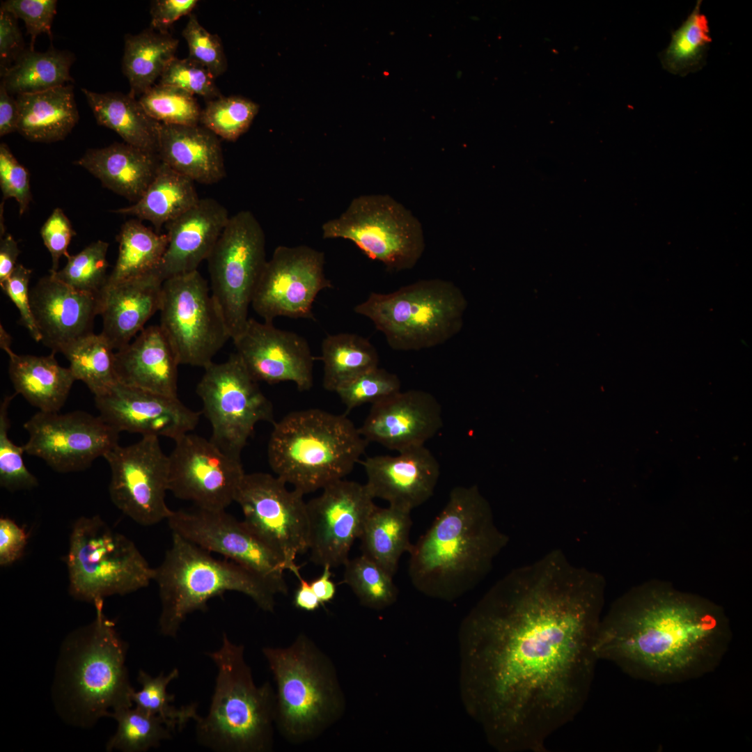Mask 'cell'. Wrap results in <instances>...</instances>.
I'll return each mask as SVG.
<instances>
[{
    "instance_id": "obj_45",
    "label": "cell",
    "mask_w": 752,
    "mask_h": 752,
    "mask_svg": "<svg viewBox=\"0 0 752 752\" xmlns=\"http://www.w3.org/2000/svg\"><path fill=\"white\" fill-rule=\"evenodd\" d=\"M343 583L353 591L361 605L382 610L397 600L398 590L393 577L366 556L348 558L344 563Z\"/></svg>"
},
{
    "instance_id": "obj_10",
    "label": "cell",
    "mask_w": 752,
    "mask_h": 752,
    "mask_svg": "<svg viewBox=\"0 0 752 752\" xmlns=\"http://www.w3.org/2000/svg\"><path fill=\"white\" fill-rule=\"evenodd\" d=\"M65 561L70 595L84 602L131 593L154 579L155 568L134 543L99 515L81 517L74 523Z\"/></svg>"
},
{
    "instance_id": "obj_30",
    "label": "cell",
    "mask_w": 752,
    "mask_h": 752,
    "mask_svg": "<svg viewBox=\"0 0 752 752\" xmlns=\"http://www.w3.org/2000/svg\"><path fill=\"white\" fill-rule=\"evenodd\" d=\"M160 161L194 182L212 185L226 176L218 136L202 126L159 123Z\"/></svg>"
},
{
    "instance_id": "obj_33",
    "label": "cell",
    "mask_w": 752,
    "mask_h": 752,
    "mask_svg": "<svg viewBox=\"0 0 752 752\" xmlns=\"http://www.w3.org/2000/svg\"><path fill=\"white\" fill-rule=\"evenodd\" d=\"M17 132L29 141L54 143L63 140L79 120L73 86L63 85L17 95Z\"/></svg>"
},
{
    "instance_id": "obj_2",
    "label": "cell",
    "mask_w": 752,
    "mask_h": 752,
    "mask_svg": "<svg viewBox=\"0 0 752 752\" xmlns=\"http://www.w3.org/2000/svg\"><path fill=\"white\" fill-rule=\"evenodd\" d=\"M731 639L721 607L666 583L649 582L622 595L602 617L595 651L598 660L632 677L668 684L713 671Z\"/></svg>"
},
{
    "instance_id": "obj_16",
    "label": "cell",
    "mask_w": 752,
    "mask_h": 752,
    "mask_svg": "<svg viewBox=\"0 0 752 752\" xmlns=\"http://www.w3.org/2000/svg\"><path fill=\"white\" fill-rule=\"evenodd\" d=\"M103 457L111 469V500L123 514L143 526L167 520L173 511L166 503L169 457L159 437L143 436L126 446L118 444Z\"/></svg>"
},
{
    "instance_id": "obj_15",
    "label": "cell",
    "mask_w": 752,
    "mask_h": 752,
    "mask_svg": "<svg viewBox=\"0 0 752 752\" xmlns=\"http://www.w3.org/2000/svg\"><path fill=\"white\" fill-rule=\"evenodd\" d=\"M235 502L240 506L248 528L285 563L294 574L299 572L295 560L307 552L308 517L304 494L276 476L256 472L244 474Z\"/></svg>"
},
{
    "instance_id": "obj_26",
    "label": "cell",
    "mask_w": 752,
    "mask_h": 752,
    "mask_svg": "<svg viewBox=\"0 0 752 752\" xmlns=\"http://www.w3.org/2000/svg\"><path fill=\"white\" fill-rule=\"evenodd\" d=\"M366 486L373 499L412 511L433 494L440 475L438 460L425 446L397 455H375L363 462Z\"/></svg>"
},
{
    "instance_id": "obj_42",
    "label": "cell",
    "mask_w": 752,
    "mask_h": 752,
    "mask_svg": "<svg viewBox=\"0 0 752 752\" xmlns=\"http://www.w3.org/2000/svg\"><path fill=\"white\" fill-rule=\"evenodd\" d=\"M76 380L82 381L94 396L117 383L114 350L101 334L92 333L67 346L62 352Z\"/></svg>"
},
{
    "instance_id": "obj_57",
    "label": "cell",
    "mask_w": 752,
    "mask_h": 752,
    "mask_svg": "<svg viewBox=\"0 0 752 752\" xmlns=\"http://www.w3.org/2000/svg\"><path fill=\"white\" fill-rule=\"evenodd\" d=\"M17 19L11 13L0 10V73L26 49Z\"/></svg>"
},
{
    "instance_id": "obj_13",
    "label": "cell",
    "mask_w": 752,
    "mask_h": 752,
    "mask_svg": "<svg viewBox=\"0 0 752 752\" xmlns=\"http://www.w3.org/2000/svg\"><path fill=\"white\" fill-rule=\"evenodd\" d=\"M196 393L210 421V440L224 452L240 457L259 422H273L272 402L236 353L204 368Z\"/></svg>"
},
{
    "instance_id": "obj_32",
    "label": "cell",
    "mask_w": 752,
    "mask_h": 752,
    "mask_svg": "<svg viewBox=\"0 0 752 752\" xmlns=\"http://www.w3.org/2000/svg\"><path fill=\"white\" fill-rule=\"evenodd\" d=\"M3 350L8 356V374L15 393L39 411L59 412L76 380L70 368L60 366L53 352L47 356L20 355L10 346Z\"/></svg>"
},
{
    "instance_id": "obj_44",
    "label": "cell",
    "mask_w": 752,
    "mask_h": 752,
    "mask_svg": "<svg viewBox=\"0 0 752 752\" xmlns=\"http://www.w3.org/2000/svg\"><path fill=\"white\" fill-rule=\"evenodd\" d=\"M117 721V730L106 745L107 751L142 752L170 739L173 733L158 716L135 707L110 714Z\"/></svg>"
},
{
    "instance_id": "obj_56",
    "label": "cell",
    "mask_w": 752,
    "mask_h": 752,
    "mask_svg": "<svg viewBox=\"0 0 752 752\" xmlns=\"http://www.w3.org/2000/svg\"><path fill=\"white\" fill-rule=\"evenodd\" d=\"M75 234L64 212L59 207L54 209L40 230L42 241L52 258L50 273L58 271L61 256H69L68 248Z\"/></svg>"
},
{
    "instance_id": "obj_55",
    "label": "cell",
    "mask_w": 752,
    "mask_h": 752,
    "mask_svg": "<svg viewBox=\"0 0 752 752\" xmlns=\"http://www.w3.org/2000/svg\"><path fill=\"white\" fill-rule=\"evenodd\" d=\"M31 275V269L22 264H17L9 278L1 285V288L17 306L20 316L19 322L28 330L33 340L40 342L41 337L30 304L29 284Z\"/></svg>"
},
{
    "instance_id": "obj_36",
    "label": "cell",
    "mask_w": 752,
    "mask_h": 752,
    "mask_svg": "<svg viewBox=\"0 0 752 752\" xmlns=\"http://www.w3.org/2000/svg\"><path fill=\"white\" fill-rule=\"evenodd\" d=\"M411 511L389 505L375 506L359 537L362 554L366 556L393 577L402 555L409 553L412 525Z\"/></svg>"
},
{
    "instance_id": "obj_19",
    "label": "cell",
    "mask_w": 752,
    "mask_h": 752,
    "mask_svg": "<svg viewBox=\"0 0 752 752\" xmlns=\"http://www.w3.org/2000/svg\"><path fill=\"white\" fill-rule=\"evenodd\" d=\"M24 453L43 460L59 473L83 471L118 444L119 432L99 415L75 411H39L24 423Z\"/></svg>"
},
{
    "instance_id": "obj_41",
    "label": "cell",
    "mask_w": 752,
    "mask_h": 752,
    "mask_svg": "<svg viewBox=\"0 0 752 752\" xmlns=\"http://www.w3.org/2000/svg\"><path fill=\"white\" fill-rule=\"evenodd\" d=\"M701 3L697 1L687 18L672 31L668 46L659 55L663 68L670 73L684 77L706 63L712 38L708 20L700 13Z\"/></svg>"
},
{
    "instance_id": "obj_47",
    "label": "cell",
    "mask_w": 752,
    "mask_h": 752,
    "mask_svg": "<svg viewBox=\"0 0 752 752\" xmlns=\"http://www.w3.org/2000/svg\"><path fill=\"white\" fill-rule=\"evenodd\" d=\"M138 100L146 113L158 123L179 125L200 124L202 109L194 95L178 88L158 83Z\"/></svg>"
},
{
    "instance_id": "obj_52",
    "label": "cell",
    "mask_w": 752,
    "mask_h": 752,
    "mask_svg": "<svg viewBox=\"0 0 752 752\" xmlns=\"http://www.w3.org/2000/svg\"><path fill=\"white\" fill-rule=\"evenodd\" d=\"M189 55L188 57L204 66L216 78L227 69V61L220 38L207 31L190 15L182 31Z\"/></svg>"
},
{
    "instance_id": "obj_5",
    "label": "cell",
    "mask_w": 752,
    "mask_h": 752,
    "mask_svg": "<svg viewBox=\"0 0 752 752\" xmlns=\"http://www.w3.org/2000/svg\"><path fill=\"white\" fill-rule=\"evenodd\" d=\"M368 443L345 415L308 409L274 423L267 458L276 476L304 495L343 479Z\"/></svg>"
},
{
    "instance_id": "obj_51",
    "label": "cell",
    "mask_w": 752,
    "mask_h": 752,
    "mask_svg": "<svg viewBox=\"0 0 752 752\" xmlns=\"http://www.w3.org/2000/svg\"><path fill=\"white\" fill-rule=\"evenodd\" d=\"M214 77L204 66L189 57L174 58L166 66L159 84L181 89L211 101L221 97Z\"/></svg>"
},
{
    "instance_id": "obj_1",
    "label": "cell",
    "mask_w": 752,
    "mask_h": 752,
    "mask_svg": "<svg viewBox=\"0 0 752 752\" xmlns=\"http://www.w3.org/2000/svg\"><path fill=\"white\" fill-rule=\"evenodd\" d=\"M605 582L559 550L499 580L462 620L460 691L500 752H545L585 705Z\"/></svg>"
},
{
    "instance_id": "obj_40",
    "label": "cell",
    "mask_w": 752,
    "mask_h": 752,
    "mask_svg": "<svg viewBox=\"0 0 752 752\" xmlns=\"http://www.w3.org/2000/svg\"><path fill=\"white\" fill-rule=\"evenodd\" d=\"M323 387L336 391L357 375L379 366V355L368 339L351 333L327 335L321 345Z\"/></svg>"
},
{
    "instance_id": "obj_53",
    "label": "cell",
    "mask_w": 752,
    "mask_h": 752,
    "mask_svg": "<svg viewBox=\"0 0 752 752\" xmlns=\"http://www.w3.org/2000/svg\"><path fill=\"white\" fill-rule=\"evenodd\" d=\"M56 0H7L1 9L21 19L31 36L29 49L34 50L37 36L45 33L52 38V25L56 13Z\"/></svg>"
},
{
    "instance_id": "obj_27",
    "label": "cell",
    "mask_w": 752,
    "mask_h": 752,
    "mask_svg": "<svg viewBox=\"0 0 752 752\" xmlns=\"http://www.w3.org/2000/svg\"><path fill=\"white\" fill-rule=\"evenodd\" d=\"M229 218L228 210L217 201L200 198L166 224L168 245L155 272L164 281L198 270L201 262L207 259Z\"/></svg>"
},
{
    "instance_id": "obj_29",
    "label": "cell",
    "mask_w": 752,
    "mask_h": 752,
    "mask_svg": "<svg viewBox=\"0 0 752 752\" xmlns=\"http://www.w3.org/2000/svg\"><path fill=\"white\" fill-rule=\"evenodd\" d=\"M164 280L155 272L105 288L101 294L100 333L113 350L130 343L159 311Z\"/></svg>"
},
{
    "instance_id": "obj_28",
    "label": "cell",
    "mask_w": 752,
    "mask_h": 752,
    "mask_svg": "<svg viewBox=\"0 0 752 752\" xmlns=\"http://www.w3.org/2000/svg\"><path fill=\"white\" fill-rule=\"evenodd\" d=\"M113 364L118 383L178 397L180 362L159 325L143 329L132 342L116 350Z\"/></svg>"
},
{
    "instance_id": "obj_35",
    "label": "cell",
    "mask_w": 752,
    "mask_h": 752,
    "mask_svg": "<svg viewBox=\"0 0 752 752\" xmlns=\"http://www.w3.org/2000/svg\"><path fill=\"white\" fill-rule=\"evenodd\" d=\"M199 199L192 180L161 162L143 196L132 205L113 212L148 221L158 230L192 207Z\"/></svg>"
},
{
    "instance_id": "obj_61",
    "label": "cell",
    "mask_w": 752,
    "mask_h": 752,
    "mask_svg": "<svg viewBox=\"0 0 752 752\" xmlns=\"http://www.w3.org/2000/svg\"><path fill=\"white\" fill-rule=\"evenodd\" d=\"M19 253L20 250L15 239L10 234L3 235L0 242V285L13 272Z\"/></svg>"
},
{
    "instance_id": "obj_37",
    "label": "cell",
    "mask_w": 752,
    "mask_h": 752,
    "mask_svg": "<svg viewBox=\"0 0 752 752\" xmlns=\"http://www.w3.org/2000/svg\"><path fill=\"white\" fill-rule=\"evenodd\" d=\"M178 45V40L168 32L150 27L138 34L126 35L122 69L130 84L129 94L135 97L154 86L175 58Z\"/></svg>"
},
{
    "instance_id": "obj_6",
    "label": "cell",
    "mask_w": 752,
    "mask_h": 752,
    "mask_svg": "<svg viewBox=\"0 0 752 752\" xmlns=\"http://www.w3.org/2000/svg\"><path fill=\"white\" fill-rule=\"evenodd\" d=\"M262 652L276 684L275 724L288 742L315 739L341 719L346 703L336 667L309 636Z\"/></svg>"
},
{
    "instance_id": "obj_21",
    "label": "cell",
    "mask_w": 752,
    "mask_h": 752,
    "mask_svg": "<svg viewBox=\"0 0 752 752\" xmlns=\"http://www.w3.org/2000/svg\"><path fill=\"white\" fill-rule=\"evenodd\" d=\"M365 484L340 479L307 503V551L313 563L331 567L344 565L376 506Z\"/></svg>"
},
{
    "instance_id": "obj_7",
    "label": "cell",
    "mask_w": 752,
    "mask_h": 752,
    "mask_svg": "<svg viewBox=\"0 0 752 752\" xmlns=\"http://www.w3.org/2000/svg\"><path fill=\"white\" fill-rule=\"evenodd\" d=\"M207 655L217 673L208 713L196 721L198 742L215 751H271L275 690L269 682L255 684L244 646L232 642L226 633L220 648Z\"/></svg>"
},
{
    "instance_id": "obj_38",
    "label": "cell",
    "mask_w": 752,
    "mask_h": 752,
    "mask_svg": "<svg viewBox=\"0 0 752 752\" xmlns=\"http://www.w3.org/2000/svg\"><path fill=\"white\" fill-rule=\"evenodd\" d=\"M75 58L64 50L44 52L26 49L7 70L1 73V83L13 95L34 93L65 85L72 81L70 70Z\"/></svg>"
},
{
    "instance_id": "obj_49",
    "label": "cell",
    "mask_w": 752,
    "mask_h": 752,
    "mask_svg": "<svg viewBox=\"0 0 752 752\" xmlns=\"http://www.w3.org/2000/svg\"><path fill=\"white\" fill-rule=\"evenodd\" d=\"M16 395L5 396L0 405V486L9 492L31 489L38 485L37 478L24 463L22 446L16 445L8 437V409Z\"/></svg>"
},
{
    "instance_id": "obj_48",
    "label": "cell",
    "mask_w": 752,
    "mask_h": 752,
    "mask_svg": "<svg viewBox=\"0 0 752 752\" xmlns=\"http://www.w3.org/2000/svg\"><path fill=\"white\" fill-rule=\"evenodd\" d=\"M258 109L256 103L242 97L221 96L208 101L201 110L200 125L217 136L234 141L247 131Z\"/></svg>"
},
{
    "instance_id": "obj_4",
    "label": "cell",
    "mask_w": 752,
    "mask_h": 752,
    "mask_svg": "<svg viewBox=\"0 0 752 752\" xmlns=\"http://www.w3.org/2000/svg\"><path fill=\"white\" fill-rule=\"evenodd\" d=\"M95 617L65 639L52 687L54 705L67 723L93 726L101 718L132 707L125 665L127 644L104 613L103 600L93 602Z\"/></svg>"
},
{
    "instance_id": "obj_24",
    "label": "cell",
    "mask_w": 752,
    "mask_h": 752,
    "mask_svg": "<svg viewBox=\"0 0 752 752\" xmlns=\"http://www.w3.org/2000/svg\"><path fill=\"white\" fill-rule=\"evenodd\" d=\"M442 426L437 399L428 391L410 389L372 405L359 431L368 442L400 453L425 446Z\"/></svg>"
},
{
    "instance_id": "obj_58",
    "label": "cell",
    "mask_w": 752,
    "mask_h": 752,
    "mask_svg": "<svg viewBox=\"0 0 752 752\" xmlns=\"http://www.w3.org/2000/svg\"><path fill=\"white\" fill-rule=\"evenodd\" d=\"M25 530L8 517L0 519V565L8 566L24 554L27 543Z\"/></svg>"
},
{
    "instance_id": "obj_12",
    "label": "cell",
    "mask_w": 752,
    "mask_h": 752,
    "mask_svg": "<svg viewBox=\"0 0 752 752\" xmlns=\"http://www.w3.org/2000/svg\"><path fill=\"white\" fill-rule=\"evenodd\" d=\"M265 235L254 214L230 218L207 260L211 294L233 340L244 330L253 294L267 261Z\"/></svg>"
},
{
    "instance_id": "obj_17",
    "label": "cell",
    "mask_w": 752,
    "mask_h": 752,
    "mask_svg": "<svg viewBox=\"0 0 752 752\" xmlns=\"http://www.w3.org/2000/svg\"><path fill=\"white\" fill-rule=\"evenodd\" d=\"M172 533L244 567L285 595L283 561L244 524L225 510H173L167 519Z\"/></svg>"
},
{
    "instance_id": "obj_25",
    "label": "cell",
    "mask_w": 752,
    "mask_h": 752,
    "mask_svg": "<svg viewBox=\"0 0 752 752\" xmlns=\"http://www.w3.org/2000/svg\"><path fill=\"white\" fill-rule=\"evenodd\" d=\"M30 304L40 341L52 352H61L93 332L100 314V297L76 290L49 274L30 290Z\"/></svg>"
},
{
    "instance_id": "obj_23",
    "label": "cell",
    "mask_w": 752,
    "mask_h": 752,
    "mask_svg": "<svg viewBox=\"0 0 752 752\" xmlns=\"http://www.w3.org/2000/svg\"><path fill=\"white\" fill-rule=\"evenodd\" d=\"M100 416L119 432L163 437L174 441L197 426L201 412L168 396L118 382L95 396Z\"/></svg>"
},
{
    "instance_id": "obj_46",
    "label": "cell",
    "mask_w": 752,
    "mask_h": 752,
    "mask_svg": "<svg viewBox=\"0 0 752 752\" xmlns=\"http://www.w3.org/2000/svg\"><path fill=\"white\" fill-rule=\"evenodd\" d=\"M109 245L102 240L92 242L77 254L69 255L65 266L50 274L76 290L100 297L109 277Z\"/></svg>"
},
{
    "instance_id": "obj_3",
    "label": "cell",
    "mask_w": 752,
    "mask_h": 752,
    "mask_svg": "<svg viewBox=\"0 0 752 752\" xmlns=\"http://www.w3.org/2000/svg\"><path fill=\"white\" fill-rule=\"evenodd\" d=\"M508 542L476 486H457L409 553V575L421 593L452 602L473 589Z\"/></svg>"
},
{
    "instance_id": "obj_14",
    "label": "cell",
    "mask_w": 752,
    "mask_h": 752,
    "mask_svg": "<svg viewBox=\"0 0 752 752\" xmlns=\"http://www.w3.org/2000/svg\"><path fill=\"white\" fill-rule=\"evenodd\" d=\"M160 324L180 364L205 368L230 338L223 315L198 270L166 279Z\"/></svg>"
},
{
    "instance_id": "obj_22",
    "label": "cell",
    "mask_w": 752,
    "mask_h": 752,
    "mask_svg": "<svg viewBox=\"0 0 752 752\" xmlns=\"http://www.w3.org/2000/svg\"><path fill=\"white\" fill-rule=\"evenodd\" d=\"M233 342L235 353L256 381L291 382L301 391L313 386L314 357L301 336L249 318Z\"/></svg>"
},
{
    "instance_id": "obj_59",
    "label": "cell",
    "mask_w": 752,
    "mask_h": 752,
    "mask_svg": "<svg viewBox=\"0 0 752 752\" xmlns=\"http://www.w3.org/2000/svg\"><path fill=\"white\" fill-rule=\"evenodd\" d=\"M197 0H156L150 6V28L168 32L170 26L182 16L189 14Z\"/></svg>"
},
{
    "instance_id": "obj_54",
    "label": "cell",
    "mask_w": 752,
    "mask_h": 752,
    "mask_svg": "<svg viewBox=\"0 0 752 752\" xmlns=\"http://www.w3.org/2000/svg\"><path fill=\"white\" fill-rule=\"evenodd\" d=\"M0 187L3 199H15L19 214H24L32 199L29 174L3 143L0 144Z\"/></svg>"
},
{
    "instance_id": "obj_62",
    "label": "cell",
    "mask_w": 752,
    "mask_h": 752,
    "mask_svg": "<svg viewBox=\"0 0 752 752\" xmlns=\"http://www.w3.org/2000/svg\"><path fill=\"white\" fill-rule=\"evenodd\" d=\"M295 575L298 579L299 585L294 595V606L297 609L306 611H315L322 604L313 592L310 582L304 579L300 572L296 573Z\"/></svg>"
},
{
    "instance_id": "obj_8",
    "label": "cell",
    "mask_w": 752,
    "mask_h": 752,
    "mask_svg": "<svg viewBox=\"0 0 752 752\" xmlns=\"http://www.w3.org/2000/svg\"><path fill=\"white\" fill-rule=\"evenodd\" d=\"M153 580L161 602L159 629L167 637H175L189 614L205 611L210 599L226 591L243 593L269 612L274 611L278 594L268 582L244 567L217 559L175 533L163 561L155 568Z\"/></svg>"
},
{
    "instance_id": "obj_34",
    "label": "cell",
    "mask_w": 752,
    "mask_h": 752,
    "mask_svg": "<svg viewBox=\"0 0 752 752\" xmlns=\"http://www.w3.org/2000/svg\"><path fill=\"white\" fill-rule=\"evenodd\" d=\"M81 91L100 125L116 132L123 142L157 155L159 123L146 113L136 97L120 92Z\"/></svg>"
},
{
    "instance_id": "obj_9",
    "label": "cell",
    "mask_w": 752,
    "mask_h": 752,
    "mask_svg": "<svg viewBox=\"0 0 752 752\" xmlns=\"http://www.w3.org/2000/svg\"><path fill=\"white\" fill-rule=\"evenodd\" d=\"M467 301L454 283L423 279L389 293L371 292L355 306L397 351H417L442 345L462 329Z\"/></svg>"
},
{
    "instance_id": "obj_20",
    "label": "cell",
    "mask_w": 752,
    "mask_h": 752,
    "mask_svg": "<svg viewBox=\"0 0 752 752\" xmlns=\"http://www.w3.org/2000/svg\"><path fill=\"white\" fill-rule=\"evenodd\" d=\"M169 457V491L175 497L210 510H226L235 501L245 474L240 457L190 433L175 441Z\"/></svg>"
},
{
    "instance_id": "obj_31",
    "label": "cell",
    "mask_w": 752,
    "mask_h": 752,
    "mask_svg": "<svg viewBox=\"0 0 752 752\" xmlns=\"http://www.w3.org/2000/svg\"><path fill=\"white\" fill-rule=\"evenodd\" d=\"M161 161L125 142L88 149L75 164L97 178L106 188L136 202L153 180Z\"/></svg>"
},
{
    "instance_id": "obj_50",
    "label": "cell",
    "mask_w": 752,
    "mask_h": 752,
    "mask_svg": "<svg viewBox=\"0 0 752 752\" xmlns=\"http://www.w3.org/2000/svg\"><path fill=\"white\" fill-rule=\"evenodd\" d=\"M401 391L399 377L379 366L371 368L340 386L336 393L347 410L376 404Z\"/></svg>"
},
{
    "instance_id": "obj_11",
    "label": "cell",
    "mask_w": 752,
    "mask_h": 752,
    "mask_svg": "<svg viewBox=\"0 0 752 752\" xmlns=\"http://www.w3.org/2000/svg\"><path fill=\"white\" fill-rule=\"evenodd\" d=\"M322 232L324 239L352 242L389 271L413 268L425 250L419 221L387 194L354 198L340 216L322 224Z\"/></svg>"
},
{
    "instance_id": "obj_39",
    "label": "cell",
    "mask_w": 752,
    "mask_h": 752,
    "mask_svg": "<svg viewBox=\"0 0 752 752\" xmlns=\"http://www.w3.org/2000/svg\"><path fill=\"white\" fill-rule=\"evenodd\" d=\"M118 241L117 260L104 289L156 270L169 240L166 233H155L140 220L130 219L121 226Z\"/></svg>"
},
{
    "instance_id": "obj_60",
    "label": "cell",
    "mask_w": 752,
    "mask_h": 752,
    "mask_svg": "<svg viewBox=\"0 0 752 752\" xmlns=\"http://www.w3.org/2000/svg\"><path fill=\"white\" fill-rule=\"evenodd\" d=\"M19 111L17 99L9 94L3 83L0 84V136L17 131Z\"/></svg>"
},
{
    "instance_id": "obj_63",
    "label": "cell",
    "mask_w": 752,
    "mask_h": 752,
    "mask_svg": "<svg viewBox=\"0 0 752 752\" xmlns=\"http://www.w3.org/2000/svg\"><path fill=\"white\" fill-rule=\"evenodd\" d=\"M331 567L329 565H323V570L320 576L310 582L311 586L321 604L331 601L336 593V585L331 579Z\"/></svg>"
},
{
    "instance_id": "obj_43",
    "label": "cell",
    "mask_w": 752,
    "mask_h": 752,
    "mask_svg": "<svg viewBox=\"0 0 752 752\" xmlns=\"http://www.w3.org/2000/svg\"><path fill=\"white\" fill-rule=\"evenodd\" d=\"M178 676L179 671L176 668L167 675L161 673L156 677L140 670L137 681L141 688L137 691L134 689L131 695L136 707L159 716L173 733L181 730L189 721H196L199 717L195 703L180 707L173 705L174 695L168 693L167 687Z\"/></svg>"
},
{
    "instance_id": "obj_18",
    "label": "cell",
    "mask_w": 752,
    "mask_h": 752,
    "mask_svg": "<svg viewBox=\"0 0 752 752\" xmlns=\"http://www.w3.org/2000/svg\"><path fill=\"white\" fill-rule=\"evenodd\" d=\"M331 287L322 252L305 245L279 246L265 265L251 306L267 322L281 316L313 319L315 298Z\"/></svg>"
}]
</instances>
